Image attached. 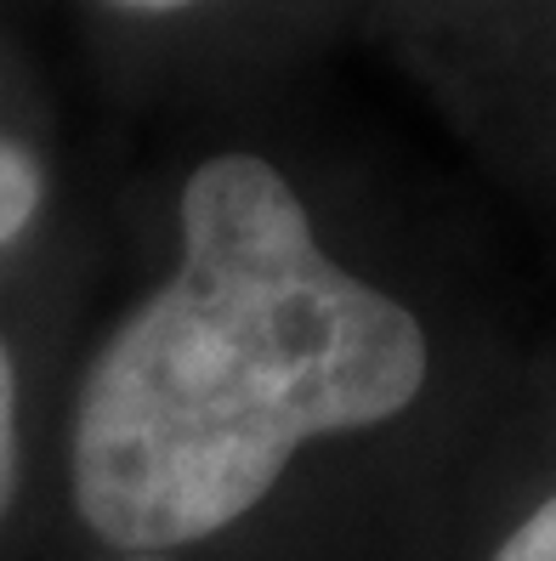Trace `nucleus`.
Wrapping results in <instances>:
<instances>
[{"label": "nucleus", "instance_id": "obj_1", "mask_svg": "<svg viewBox=\"0 0 556 561\" xmlns=\"http://www.w3.org/2000/svg\"><path fill=\"white\" fill-rule=\"evenodd\" d=\"M427 329L324 255L268 159L216 153L182 187V261L97 352L75 414V505L131 556L250 516L296 448L398 420Z\"/></svg>", "mask_w": 556, "mask_h": 561}, {"label": "nucleus", "instance_id": "obj_2", "mask_svg": "<svg viewBox=\"0 0 556 561\" xmlns=\"http://www.w3.org/2000/svg\"><path fill=\"white\" fill-rule=\"evenodd\" d=\"M41 193H46V182H41L35 153L18 142H0V250L23 239V227L41 210Z\"/></svg>", "mask_w": 556, "mask_h": 561}, {"label": "nucleus", "instance_id": "obj_3", "mask_svg": "<svg viewBox=\"0 0 556 561\" xmlns=\"http://www.w3.org/2000/svg\"><path fill=\"white\" fill-rule=\"evenodd\" d=\"M12 493H18V375L7 341H0V522L12 511Z\"/></svg>", "mask_w": 556, "mask_h": 561}, {"label": "nucleus", "instance_id": "obj_4", "mask_svg": "<svg viewBox=\"0 0 556 561\" xmlns=\"http://www.w3.org/2000/svg\"><path fill=\"white\" fill-rule=\"evenodd\" d=\"M495 561H556V493L511 527V539L495 550Z\"/></svg>", "mask_w": 556, "mask_h": 561}, {"label": "nucleus", "instance_id": "obj_5", "mask_svg": "<svg viewBox=\"0 0 556 561\" xmlns=\"http://www.w3.org/2000/svg\"><path fill=\"white\" fill-rule=\"evenodd\" d=\"M120 12H182V7H200V0H109Z\"/></svg>", "mask_w": 556, "mask_h": 561}, {"label": "nucleus", "instance_id": "obj_6", "mask_svg": "<svg viewBox=\"0 0 556 561\" xmlns=\"http://www.w3.org/2000/svg\"><path fill=\"white\" fill-rule=\"evenodd\" d=\"M120 561H171V556H120Z\"/></svg>", "mask_w": 556, "mask_h": 561}]
</instances>
